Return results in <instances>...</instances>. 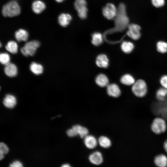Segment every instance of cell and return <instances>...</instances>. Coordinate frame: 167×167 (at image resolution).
<instances>
[{"label": "cell", "mask_w": 167, "mask_h": 167, "mask_svg": "<svg viewBox=\"0 0 167 167\" xmlns=\"http://www.w3.org/2000/svg\"><path fill=\"white\" fill-rule=\"evenodd\" d=\"M10 167H22L23 166L22 163L19 161H14L10 165Z\"/></svg>", "instance_id": "836d02e7"}, {"label": "cell", "mask_w": 167, "mask_h": 167, "mask_svg": "<svg viewBox=\"0 0 167 167\" xmlns=\"http://www.w3.org/2000/svg\"><path fill=\"white\" fill-rule=\"evenodd\" d=\"M154 162L157 166L166 167L167 166V156L163 154L158 155L154 158Z\"/></svg>", "instance_id": "5bb4252c"}, {"label": "cell", "mask_w": 167, "mask_h": 167, "mask_svg": "<svg viewBox=\"0 0 167 167\" xmlns=\"http://www.w3.org/2000/svg\"><path fill=\"white\" fill-rule=\"evenodd\" d=\"M127 28L128 30L127 34L131 38L134 40H137L140 38L141 28L139 26L131 24H129Z\"/></svg>", "instance_id": "ba28073f"}, {"label": "cell", "mask_w": 167, "mask_h": 167, "mask_svg": "<svg viewBox=\"0 0 167 167\" xmlns=\"http://www.w3.org/2000/svg\"><path fill=\"white\" fill-rule=\"evenodd\" d=\"M10 58L6 53H1L0 54V61L1 64L6 65L10 62Z\"/></svg>", "instance_id": "f546056e"}, {"label": "cell", "mask_w": 167, "mask_h": 167, "mask_svg": "<svg viewBox=\"0 0 167 167\" xmlns=\"http://www.w3.org/2000/svg\"><path fill=\"white\" fill-rule=\"evenodd\" d=\"M72 128L75 130L77 135H79L81 138H84L88 135V130L85 127L79 125L73 126Z\"/></svg>", "instance_id": "e0dca14e"}, {"label": "cell", "mask_w": 167, "mask_h": 167, "mask_svg": "<svg viewBox=\"0 0 167 167\" xmlns=\"http://www.w3.org/2000/svg\"><path fill=\"white\" fill-rule=\"evenodd\" d=\"M4 71L5 74L9 77H14L17 74L18 70L16 66L14 63L9 62L5 65Z\"/></svg>", "instance_id": "9c48e42d"}, {"label": "cell", "mask_w": 167, "mask_h": 167, "mask_svg": "<svg viewBox=\"0 0 167 167\" xmlns=\"http://www.w3.org/2000/svg\"><path fill=\"white\" fill-rule=\"evenodd\" d=\"M160 82L162 87L167 89V75L162 76L160 79Z\"/></svg>", "instance_id": "4dcf8cb0"}, {"label": "cell", "mask_w": 167, "mask_h": 167, "mask_svg": "<svg viewBox=\"0 0 167 167\" xmlns=\"http://www.w3.org/2000/svg\"><path fill=\"white\" fill-rule=\"evenodd\" d=\"M120 81L123 84L128 86L132 85L135 81L134 77L129 74H126L122 76Z\"/></svg>", "instance_id": "7402d4cb"}, {"label": "cell", "mask_w": 167, "mask_h": 167, "mask_svg": "<svg viewBox=\"0 0 167 167\" xmlns=\"http://www.w3.org/2000/svg\"><path fill=\"white\" fill-rule=\"evenodd\" d=\"M55 0L58 2H63L64 0Z\"/></svg>", "instance_id": "8d00e7d4"}, {"label": "cell", "mask_w": 167, "mask_h": 167, "mask_svg": "<svg viewBox=\"0 0 167 167\" xmlns=\"http://www.w3.org/2000/svg\"><path fill=\"white\" fill-rule=\"evenodd\" d=\"M3 104L6 107L12 109L16 104V99L13 95L8 94L6 95L3 100Z\"/></svg>", "instance_id": "7c38bea8"}, {"label": "cell", "mask_w": 167, "mask_h": 167, "mask_svg": "<svg viewBox=\"0 0 167 167\" xmlns=\"http://www.w3.org/2000/svg\"><path fill=\"white\" fill-rule=\"evenodd\" d=\"M30 69L32 72L37 75L41 74L43 71V68L42 65L34 62L31 64Z\"/></svg>", "instance_id": "ffe728a7"}, {"label": "cell", "mask_w": 167, "mask_h": 167, "mask_svg": "<svg viewBox=\"0 0 167 167\" xmlns=\"http://www.w3.org/2000/svg\"><path fill=\"white\" fill-rule=\"evenodd\" d=\"M167 129V125L165 120L160 117L155 118L151 125V129L155 134H160L165 132Z\"/></svg>", "instance_id": "277c9868"}, {"label": "cell", "mask_w": 167, "mask_h": 167, "mask_svg": "<svg viewBox=\"0 0 167 167\" xmlns=\"http://www.w3.org/2000/svg\"><path fill=\"white\" fill-rule=\"evenodd\" d=\"M20 9L18 3L11 1L3 6L2 10L3 15L5 17H13L18 15L20 13Z\"/></svg>", "instance_id": "7a4b0ae2"}, {"label": "cell", "mask_w": 167, "mask_h": 167, "mask_svg": "<svg viewBox=\"0 0 167 167\" xmlns=\"http://www.w3.org/2000/svg\"><path fill=\"white\" fill-rule=\"evenodd\" d=\"M163 147L165 151L167 153V139L164 143Z\"/></svg>", "instance_id": "e575fe53"}, {"label": "cell", "mask_w": 167, "mask_h": 167, "mask_svg": "<svg viewBox=\"0 0 167 167\" xmlns=\"http://www.w3.org/2000/svg\"><path fill=\"white\" fill-rule=\"evenodd\" d=\"M40 45L39 41L33 40L26 43L21 49L22 54L25 56H32L35 54L37 49Z\"/></svg>", "instance_id": "5b68a950"}, {"label": "cell", "mask_w": 167, "mask_h": 167, "mask_svg": "<svg viewBox=\"0 0 167 167\" xmlns=\"http://www.w3.org/2000/svg\"><path fill=\"white\" fill-rule=\"evenodd\" d=\"M32 9L35 13L39 14L42 12L45 8V4L40 0L34 1L32 4Z\"/></svg>", "instance_id": "2e32d148"}, {"label": "cell", "mask_w": 167, "mask_h": 167, "mask_svg": "<svg viewBox=\"0 0 167 167\" xmlns=\"http://www.w3.org/2000/svg\"><path fill=\"white\" fill-rule=\"evenodd\" d=\"M121 49L122 51L125 53H131L133 50L134 45L131 42L124 41L122 44Z\"/></svg>", "instance_id": "603a6c76"}, {"label": "cell", "mask_w": 167, "mask_h": 167, "mask_svg": "<svg viewBox=\"0 0 167 167\" xmlns=\"http://www.w3.org/2000/svg\"><path fill=\"white\" fill-rule=\"evenodd\" d=\"M151 1L153 5L156 7L162 6L165 3V0H151Z\"/></svg>", "instance_id": "1f68e13d"}, {"label": "cell", "mask_w": 167, "mask_h": 167, "mask_svg": "<svg viewBox=\"0 0 167 167\" xmlns=\"http://www.w3.org/2000/svg\"><path fill=\"white\" fill-rule=\"evenodd\" d=\"M28 37V32L25 30L20 29L15 33V37L18 42L25 41L27 40Z\"/></svg>", "instance_id": "ac0fdd59"}, {"label": "cell", "mask_w": 167, "mask_h": 167, "mask_svg": "<svg viewBox=\"0 0 167 167\" xmlns=\"http://www.w3.org/2000/svg\"><path fill=\"white\" fill-rule=\"evenodd\" d=\"M66 134L70 137H73L77 135L75 131L72 128L68 129L67 131Z\"/></svg>", "instance_id": "d6a6232c"}, {"label": "cell", "mask_w": 167, "mask_h": 167, "mask_svg": "<svg viewBox=\"0 0 167 167\" xmlns=\"http://www.w3.org/2000/svg\"><path fill=\"white\" fill-rule=\"evenodd\" d=\"M132 91L134 94L138 97H143L146 95L148 88L146 82L143 79H139L132 85Z\"/></svg>", "instance_id": "3957f363"}, {"label": "cell", "mask_w": 167, "mask_h": 167, "mask_svg": "<svg viewBox=\"0 0 167 167\" xmlns=\"http://www.w3.org/2000/svg\"><path fill=\"white\" fill-rule=\"evenodd\" d=\"M97 84L101 87H105L108 84L109 80L107 77L103 74L98 75L96 79Z\"/></svg>", "instance_id": "44dd1931"}, {"label": "cell", "mask_w": 167, "mask_h": 167, "mask_svg": "<svg viewBox=\"0 0 167 167\" xmlns=\"http://www.w3.org/2000/svg\"><path fill=\"white\" fill-rule=\"evenodd\" d=\"M89 160L92 164L99 165L103 162V157L101 152L99 151H96L89 155Z\"/></svg>", "instance_id": "30bf717a"}, {"label": "cell", "mask_w": 167, "mask_h": 167, "mask_svg": "<svg viewBox=\"0 0 167 167\" xmlns=\"http://www.w3.org/2000/svg\"><path fill=\"white\" fill-rule=\"evenodd\" d=\"M1 45H1V43H0V47H1V46H2Z\"/></svg>", "instance_id": "74e56055"}, {"label": "cell", "mask_w": 167, "mask_h": 167, "mask_svg": "<svg viewBox=\"0 0 167 167\" xmlns=\"http://www.w3.org/2000/svg\"><path fill=\"white\" fill-rule=\"evenodd\" d=\"M156 49L159 53H166L167 52V43L162 41L158 42L156 44Z\"/></svg>", "instance_id": "83f0119b"}, {"label": "cell", "mask_w": 167, "mask_h": 167, "mask_svg": "<svg viewBox=\"0 0 167 167\" xmlns=\"http://www.w3.org/2000/svg\"><path fill=\"white\" fill-rule=\"evenodd\" d=\"M107 90L108 94L113 97H117L121 95L120 89L118 85L115 84L108 85L107 86Z\"/></svg>", "instance_id": "8fae6325"}, {"label": "cell", "mask_w": 167, "mask_h": 167, "mask_svg": "<svg viewBox=\"0 0 167 167\" xmlns=\"http://www.w3.org/2000/svg\"><path fill=\"white\" fill-rule=\"evenodd\" d=\"M103 36L99 32H95L92 34V42L95 46H98L102 43Z\"/></svg>", "instance_id": "484cf974"}, {"label": "cell", "mask_w": 167, "mask_h": 167, "mask_svg": "<svg viewBox=\"0 0 167 167\" xmlns=\"http://www.w3.org/2000/svg\"><path fill=\"white\" fill-rule=\"evenodd\" d=\"M117 11L118 9L113 4L109 3L103 8L102 12L105 17L111 20L114 19L117 15Z\"/></svg>", "instance_id": "52a82bcc"}, {"label": "cell", "mask_w": 167, "mask_h": 167, "mask_svg": "<svg viewBox=\"0 0 167 167\" xmlns=\"http://www.w3.org/2000/svg\"><path fill=\"white\" fill-rule=\"evenodd\" d=\"M74 6L79 17L82 19L86 18L88 9L86 0H76L74 3Z\"/></svg>", "instance_id": "8992f818"}, {"label": "cell", "mask_w": 167, "mask_h": 167, "mask_svg": "<svg viewBox=\"0 0 167 167\" xmlns=\"http://www.w3.org/2000/svg\"><path fill=\"white\" fill-rule=\"evenodd\" d=\"M6 49L12 54H15L18 52V46L16 42L14 41H10L6 45Z\"/></svg>", "instance_id": "cb8c5ba5"}, {"label": "cell", "mask_w": 167, "mask_h": 167, "mask_svg": "<svg viewBox=\"0 0 167 167\" xmlns=\"http://www.w3.org/2000/svg\"><path fill=\"white\" fill-rule=\"evenodd\" d=\"M9 148L5 143L1 142L0 143V159L2 160L4 157V154H7Z\"/></svg>", "instance_id": "f1b7e54d"}, {"label": "cell", "mask_w": 167, "mask_h": 167, "mask_svg": "<svg viewBox=\"0 0 167 167\" xmlns=\"http://www.w3.org/2000/svg\"><path fill=\"white\" fill-rule=\"evenodd\" d=\"M96 63L99 67L106 68L109 65V60L105 55L101 54L97 57Z\"/></svg>", "instance_id": "d6986e66"}, {"label": "cell", "mask_w": 167, "mask_h": 167, "mask_svg": "<svg viewBox=\"0 0 167 167\" xmlns=\"http://www.w3.org/2000/svg\"><path fill=\"white\" fill-rule=\"evenodd\" d=\"M84 142L87 148L92 149L96 146L98 141L94 136L88 135L84 138Z\"/></svg>", "instance_id": "4fadbf2b"}, {"label": "cell", "mask_w": 167, "mask_h": 167, "mask_svg": "<svg viewBox=\"0 0 167 167\" xmlns=\"http://www.w3.org/2000/svg\"><path fill=\"white\" fill-rule=\"evenodd\" d=\"M61 167H70L71 166L70 164H65L62 165Z\"/></svg>", "instance_id": "d590c367"}, {"label": "cell", "mask_w": 167, "mask_h": 167, "mask_svg": "<svg viewBox=\"0 0 167 167\" xmlns=\"http://www.w3.org/2000/svg\"><path fill=\"white\" fill-rule=\"evenodd\" d=\"M117 15L114 19V27L108 29L105 32L106 34L116 32H122L127 28L129 24V19L126 11V7L124 4L120 3L118 7Z\"/></svg>", "instance_id": "6da1fadb"}, {"label": "cell", "mask_w": 167, "mask_h": 167, "mask_svg": "<svg viewBox=\"0 0 167 167\" xmlns=\"http://www.w3.org/2000/svg\"><path fill=\"white\" fill-rule=\"evenodd\" d=\"M98 142L100 146L104 148H109L111 145L110 139L107 137L104 136H101L99 138Z\"/></svg>", "instance_id": "d4e9b609"}, {"label": "cell", "mask_w": 167, "mask_h": 167, "mask_svg": "<svg viewBox=\"0 0 167 167\" xmlns=\"http://www.w3.org/2000/svg\"><path fill=\"white\" fill-rule=\"evenodd\" d=\"M167 96V89L163 87L159 88L156 93V99L160 101L165 100Z\"/></svg>", "instance_id": "4316f807"}, {"label": "cell", "mask_w": 167, "mask_h": 167, "mask_svg": "<svg viewBox=\"0 0 167 167\" xmlns=\"http://www.w3.org/2000/svg\"><path fill=\"white\" fill-rule=\"evenodd\" d=\"M71 19L72 17L70 14L62 13L58 16V22L61 26L65 27L69 24Z\"/></svg>", "instance_id": "9a60e30c"}]
</instances>
